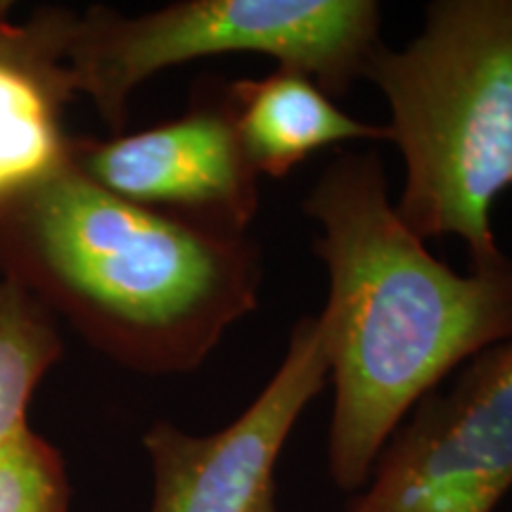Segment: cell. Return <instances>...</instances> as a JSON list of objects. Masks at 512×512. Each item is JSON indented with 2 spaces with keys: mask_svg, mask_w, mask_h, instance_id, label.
Returning a JSON list of instances; mask_svg holds the SVG:
<instances>
[{
  "mask_svg": "<svg viewBox=\"0 0 512 512\" xmlns=\"http://www.w3.org/2000/svg\"><path fill=\"white\" fill-rule=\"evenodd\" d=\"M380 27L375 0H178L140 15L91 5L76 10L67 62L76 93L119 136L147 79L202 57H273L344 98L382 46Z\"/></svg>",
  "mask_w": 512,
  "mask_h": 512,
  "instance_id": "obj_4",
  "label": "cell"
},
{
  "mask_svg": "<svg viewBox=\"0 0 512 512\" xmlns=\"http://www.w3.org/2000/svg\"><path fill=\"white\" fill-rule=\"evenodd\" d=\"M69 159L102 190L216 235H249L259 174L242 147L228 79L204 76L181 117L107 140L74 136Z\"/></svg>",
  "mask_w": 512,
  "mask_h": 512,
  "instance_id": "obj_6",
  "label": "cell"
},
{
  "mask_svg": "<svg viewBox=\"0 0 512 512\" xmlns=\"http://www.w3.org/2000/svg\"><path fill=\"white\" fill-rule=\"evenodd\" d=\"M62 354V335L46 306L0 280V444L29 425V403Z\"/></svg>",
  "mask_w": 512,
  "mask_h": 512,
  "instance_id": "obj_10",
  "label": "cell"
},
{
  "mask_svg": "<svg viewBox=\"0 0 512 512\" xmlns=\"http://www.w3.org/2000/svg\"><path fill=\"white\" fill-rule=\"evenodd\" d=\"M242 147L259 176L285 178L325 147L351 140H387L382 124L339 110L311 76L278 67L261 79L228 81Z\"/></svg>",
  "mask_w": 512,
  "mask_h": 512,
  "instance_id": "obj_9",
  "label": "cell"
},
{
  "mask_svg": "<svg viewBox=\"0 0 512 512\" xmlns=\"http://www.w3.org/2000/svg\"><path fill=\"white\" fill-rule=\"evenodd\" d=\"M512 489V339L396 427L347 512H494Z\"/></svg>",
  "mask_w": 512,
  "mask_h": 512,
  "instance_id": "obj_5",
  "label": "cell"
},
{
  "mask_svg": "<svg viewBox=\"0 0 512 512\" xmlns=\"http://www.w3.org/2000/svg\"><path fill=\"white\" fill-rule=\"evenodd\" d=\"M76 10L43 5L12 19L0 0V195L69 157L64 112L76 98L67 62Z\"/></svg>",
  "mask_w": 512,
  "mask_h": 512,
  "instance_id": "obj_8",
  "label": "cell"
},
{
  "mask_svg": "<svg viewBox=\"0 0 512 512\" xmlns=\"http://www.w3.org/2000/svg\"><path fill=\"white\" fill-rule=\"evenodd\" d=\"M328 273L318 316L335 387L328 472L366 486L406 415L458 366L512 339V259L456 273L401 221L375 150L339 152L306 192Z\"/></svg>",
  "mask_w": 512,
  "mask_h": 512,
  "instance_id": "obj_1",
  "label": "cell"
},
{
  "mask_svg": "<svg viewBox=\"0 0 512 512\" xmlns=\"http://www.w3.org/2000/svg\"><path fill=\"white\" fill-rule=\"evenodd\" d=\"M0 280L143 375L195 373L259 306L261 247L102 190L64 159L0 195Z\"/></svg>",
  "mask_w": 512,
  "mask_h": 512,
  "instance_id": "obj_2",
  "label": "cell"
},
{
  "mask_svg": "<svg viewBox=\"0 0 512 512\" xmlns=\"http://www.w3.org/2000/svg\"><path fill=\"white\" fill-rule=\"evenodd\" d=\"M330 377L318 316L297 320L287 351L261 394L214 434L174 422L147 427L152 470L150 512H280L275 467L302 413Z\"/></svg>",
  "mask_w": 512,
  "mask_h": 512,
  "instance_id": "obj_7",
  "label": "cell"
},
{
  "mask_svg": "<svg viewBox=\"0 0 512 512\" xmlns=\"http://www.w3.org/2000/svg\"><path fill=\"white\" fill-rule=\"evenodd\" d=\"M363 79L387 100L406 166L401 221L422 242L463 240L472 268L501 259L491 209L512 188V0H434L420 34L377 48Z\"/></svg>",
  "mask_w": 512,
  "mask_h": 512,
  "instance_id": "obj_3",
  "label": "cell"
},
{
  "mask_svg": "<svg viewBox=\"0 0 512 512\" xmlns=\"http://www.w3.org/2000/svg\"><path fill=\"white\" fill-rule=\"evenodd\" d=\"M72 484L62 453L24 425L0 444V512H69Z\"/></svg>",
  "mask_w": 512,
  "mask_h": 512,
  "instance_id": "obj_11",
  "label": "cell"
}]
</instances>
